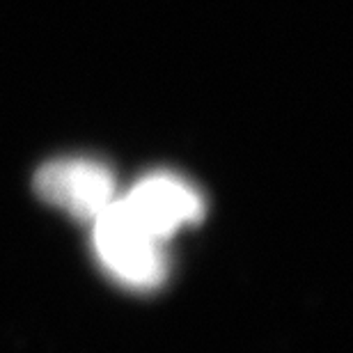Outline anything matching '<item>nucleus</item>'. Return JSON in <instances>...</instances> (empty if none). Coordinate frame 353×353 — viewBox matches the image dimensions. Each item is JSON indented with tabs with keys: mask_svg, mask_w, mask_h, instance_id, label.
<instances>
[{
	"mask_svg": "<svg viewBox=\"0 0 353 353\" xmlns=\"http://www.w3.org/2000/svg\"><path fill=\"white\" fill-rule=\"evenodd\" d=\"M117 202L147 234L159 241L181 225L197 223L204 214V202L197 188L172 172L147 174L124 197H117Z\"/></svg>",
	"mask_w": 353,
	"mask_h": 353,
	"instance_id": "nucleus-3",
	"label": "nucleus"
},
{
	"mask_svg": "<svg viewBox=\"0 0 353 353\" xmlns=\"http://www.w3.org/2000/svg\"><path fill=\"white\" fill-rule=\"evenodd\" d=\"M94 250L112 278L133 289H154L165 280L168 259L161 241L140 228L115 202L94 218Z\"/></svg>",
	"mask_w": 353,
	"mask_h": 353,
	"instance_id": "nucleus-1",
	"label": "nucleus"
},
{
	"mask_svg": "<svg viewBox=\"0 0 353 353\" xmlns=\"http://www.w3.org/2000/svg\"><path fill=\"white\" fill-rule=\"evenodd\" d=\"M41 200L69 211L83 221H94L115 202V174L94 159H55L34 174Z\"/></svg>",
	"mask_w": 353,
	"mask_h": 353,
	"instance_id": "nucleus-2",
	"label": "nucleus"
}]
</instances>
